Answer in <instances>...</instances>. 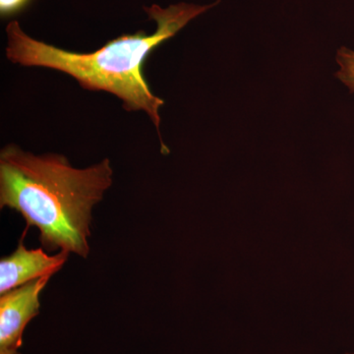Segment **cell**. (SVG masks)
<instances>
[{"label": "cell", "mask_w": 354, "mask_h": 354, "mask_svg": "<svg viewBox=\"0 0 354 354\" xmlns=\"http://www.w3.org/2000/svg\"><path fill=\"white\" fill-rule=\"evenodd\" d=\"M111 160L77 169L59 153L34 155L9 144L0 152V208L17 212L24 234L38 228L46 250L87 259L93 209L113 183Z\"/></svg>", "instance_id": "obj_1"}, {"label": "cell", "mask_w": 354, "mask_h": 354, "mask_svg": "<svg viewBox=\"0 0 354 354\" xmlns=\"http://www.w3.org/2000/svg\"><path fill=\"white\" fill-rule=\"evenodd\" d=\"M218 2L211 6L179 3L167 8L157 4L144 7L149 19L157 23L153 34L140 31L123 35L90 53L62 50L32 39L23 31L17 21H12L6 27V57L12 64L22 66L44 67L62 72L78 81L86 90L104 91L116 95L128 111H143L155 125L164 152L167 147L160 136V109L165 102L149 87L143 65L160 44L176 36L191 20Z\"/></svg>", "instance_id": "obj_2"}, {"label": "cell", "mask_w": 354, "mask_h": 354, "mask_svg": "<svg viewBox=\"0 0 354 354\" xmlns=\"http://www.w3.org/2000/svg\"><path fill=\"white\" fill-rule=\"evenodd\" d=\"M50 279L43 277L0 295V354H21L23 333L39 315V295Z\"/></svg>", "instance_id": "obj_3"}, {"label": "cell", "mask_w": 354, "mask_h": 354, "mask_svg": "<svg viewBox=\"0 0 354 354\" xmlns=\"http://www.w3.org/2000/svg\"><path fill=\"white\" fill-rule=\"evenodd\" d=\"M64 251L48 255L43 248L28 249L21 241L12 254L0 260V295L43 277L57 274L69 258Z\"/></svg>", "instance_id": "obj_4"}, {"label": "cell", "mask_w": 354, "mask_h": 354, "mask_svg": "<svg viewBox=\"0 0 354 354\" xmlns=\"http://www.w3.org/2000/svg\"><path fill=\"white\" fill-rule=\"evenodd\" d=\"M335 59L339 67L335 75L351 93H354V51L348 48H341L337 50Z\"/></svg>", "instance_id": "obj_5"}, {"label": "cell", "mask_w": 354, "mask_h": 354, "mask_svg": "<svg viewBox=\"0 0 354 354\" xmlns=\"http://www.w3.org/2000/svg\"><path fill=\"white\" fill-rule=\"evenodd\" d=\"M32 0H0L1 17L8 18L17 15L31 3Z\"/></svg>", "instance_id": "obj_6"}, {"label": "cell", "mask_w": 354, "mask_h": 354, "mask_svg": "<svg viewBox=\"0 0 354 354\" xmlns=\"http://www.w3.org/2000/svg\"><path fill=\"white\" fill-rule=\"evenodd\" d=\"M353 354H354V353H353Z\"/></svg>", "instance_id": "obj_7"}]
</instances>
